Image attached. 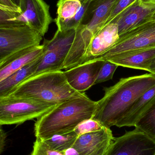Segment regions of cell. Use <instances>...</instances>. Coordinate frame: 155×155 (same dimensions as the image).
Masks as SVG:
<instances>
[{
    "instance_id": "6da1fadb",
    "label": "cell",
    "mask_w": 155,
    "mask_h": 155,
    "mask_svg": "<svg viewBox=\"0 0 155 155\" xmlns=\"http://www.w3.org/2000/svg\"><path fill=\"white\" fill-rule=\"evenodd\" d=\"M154 85L155 75L152 73L121 78L104 89V95L97 102L93 119L105 127L117 126L136 100Z\"/></svg>"
},
{
    "instance_id": "7a4b0ae2",
    "label": "cell",
    "mask_w": 155,
    "mask_h": 155,
    "mask_svg": "<svg viewBox=\"0 0 155 155\" xmlns=\"http://www.w3.org/2000/svg\"><path fill=\"white\" fill-rule=\"evenodd\" d=\"M96 105L97 102L90 99L85 93L58 104L37 118L34 128L36 139L44 140L55 135L73 132L79 123L93 118Z\"/></svg>"
},
{
    "instance_id": "3957f363",
    "label": "cell",
    "mask_w": 155,
    "mask_h": 155,
    "mask_svg": "<svg viewBox=\"0 0 155 155\" xmlns=\"http://www.w3.org/2000/svg\"><path fill=\"white\" fill-rule=\"evenodd\" d=\"M84 94L70 85L64 71H57L46 72L28 78L8 96L58 104L79 97Z\"/></svg>"
},
{
    "instance_id": "277c9868",
    "label": "cell",
    "mask_w": 155,
    "mask_h": 155,
    "mask_svg": "<svg viewBox=\"0 0 155 155\" xmlns=\"http://www.w3.org/2000/svg\"><path fill=\"white\" fill-rule=\"evenodd\" d=\"M56 105L12 96L0 98V126L20 124L38 118Z\"/></svg>"
},
{
    "instance_id": "5b68a950",
    "label": "cell",
    "mask_w": 155,
    "mask_h": 155,
    "mask_svg": "<svg viewBox=\"0 0 155 155\" xmlns=\"http://www.w3.org/2000/svg\"><path fill=\"white\" fill-rule=\"evenodd\" d=\"M155 47V21H151L119 36L117 41L108 51L94 60L107 61Z\"/></svg>"
},
{
    "instance_id": "8992f818",
    "label": "cell",
    "mask_w": 155,
    "mask_h": 155,
    "mask_svg": "<svg viewBox=\"0 0 155 155\" xmlns=\"http://www.w3.org/2000/svg\"><path fill=\"white\" fill-rule=\"evenodd\" d=\"M75 33V30L64 31L57 30L52 39L45 40L43 43L45 47L44 53L31 76L46 72L61 71L62 66L72 45Z\"/></svg>"
},
{
    "instance_id": "52a82bcc",
    "label": "cell",
    "mask_w": 155,
    "mask_h": 155,
    "mask_svg": "<svg viewBox=\"0 0 155 155\" xmlns=\"http://www.w3.org/2000/svg\"><path fill=\"white\" fill-rule=\"evenodd\" d=\"M42 36L27 25L0 27V64L16 52L40 45Z\"/></svg>"
},
{
    "instance_id": "ba28073f",
    "label": "cell",
    "mask_w": 155,
    "mask_h": 155,
    "mask_svg": "<svg viewBox=\"0 0 155 155\" xmlns=\"http://www.w3.org/2000/svg\"><path fill=\"white\" fill-rule=\"evenodd\" d=\"M116 0H91L81 24L76 29L79 41L88 46L105 25Z\"/></svg>"
},
{
    "instance_id": "9c48e42d",
    "label": "cell",
    "mask_w": 155,
    "mask_h": 155,
    "mask_svg": "<svg viewBox=\"0 0 155 155\" xmlns=\"http://www.w3.org/2000/svg\"><path fill=\"white\" fill-rule=\"evenodd\" d=\"M155 143L137 128L114 138L105 155H155Z\"/></svg>"
},
{
    "instance_id": "30bf717a",
    "label": "cell",
    "mask_w": 155,
    "mask_h": 155,
    "mask_svg": "<svg viewBox=\"0 0 155 155\" xmlns=\"http://www.w3.org/2000/svg\"><path fill=\"white\" fill-rule=\"evenodd\" d=\"M20 9L26 24L44 36L53 21L49 5L44 0H21Z\"/></svg>"
},
{
    "instance_id": "8fae6325",
    "label": "cell",
    "mask_w": 155,
    "mask_h": 155,
    "mask_svg": "<svg viewBox=\"0 0 155 155\" xmlns=\"http://www.w3.org/2000/svg\"><path fill=\"white\" fill-rule=\"evenodd\" d=\"M91 0H59L55 23L61 31L76 30L80 25Z\"/></svg>"
},
{
    "instance_id": "7c38bea8",
    "label": "cell",
    "mask_w": 155,
    "mask_h": 155,
    "mask_svg": "<svg viewBox=\"0 0 155 155\" xmlns=\"http://www.w3.org/2000/svg\"><path fill=\"white\" fill-rule=\"evenodd\" d=\"M104 61L94 60L64 71L70 85L83 93L95 85L96 80Z\"/></svg>"
},
{
    "instance_id": "4fadbf2b",
    "label": "cell",
    "mask_w": 155,
    "mask_h": 155,
    "mask_svg": "<svg viewBox=\"0 0 155 155\" xmlns=\"http://www.w3.org/2000/svg\"><path fill=\"white\" fill-rule=\"evenodd\" d=\"M119 38L116 24L110 22L105 25L92 39L78 65L93 61L105 53Z\"/></svg>"
},
{
    "instance_id": "5bb4252c",
    "label": "cell",
    "mask_w": 155,
    "mask_h": 155,
    "mask_svg": "<svg viewBox=\"0 0 155 155\" xmlns=\"http://www.w3.org/2000/svg\"><path fill=\"white\" fill-rule=\"evenodd\" d=\"M155 10V7L144 6L140 4L139 0H136L110 22L117 25L118 34L120 36L141 25L151 21Z\"/></svg>"
},
{
    "instance_id": "9a60e30c",
    "label": "cell",
    "mask_w": 155,
    "mask_h": 155,
    "mask_svg": "<svg viewBox=\"0 0 155 155\" xmlns=\"http://www.w3.org/2000/svg\"><path fill=\"white\" fill-rule=\"evenodd\" d=\"M43 45L25 48L9 56L0 64V81L33 61L44 53Z\"/></svg>"
},
{
    "instance_id": "2e32d148",
    "label": "cell",
    "mask_w": 155,
    "mask_h": 155,
    "mask_svg": "<svg viewBox=\"0 0 155 155\" xmlns=\"http://www.w3.org/2000/svg\"><path fill=\"white\" fill-rule=\"evenodd\" d=\"M114 138L110 128L105 127L100 131L78 137L73 147L82 155H89L112 142Z\"/></svg>"
},
{
    "instance_id": "e0dca14e",
    "label": "cell",
    "mask_w": 155,
    "mask_h": 155,
    "mask_svg": "<svg viewBox=\"0 0 155 155\" xmlns=\"http://www.w3.org/2000/svg\"><path fill=\"white\" fill-rule=\"evenodd\" d=\"M155 102V85L136 100L117 127H135L137 121Z\"/></svg>"
},
{
    "instance_id": "ac0fdd59",
    "label": "cell",
    "mask_w": 155,
    "mask_h": 155,
    "mask_svg": "<svg viewBox=\"0 0 155 155\" xmlns=\"http://www.w3.org/2000/svg\"><path fill=\"white\" fill-rule=\"evenodd\" d=\"M155 59V47L114 57L107 61L118 66L143 70L150 72V67Z\"/></svg>"
},
{
    "instance_id": "d6986e66",
    "label": "cell",
    "mask_w": 155,
    "mask_h": 155,
    "mask_svg": "<svg viewBox=\"0 0 155 155\" xmlns=\"http://www.w3.org/2000/svg\"><path fill=\"white\" fill-rule=\"evenodd\" d=\"M43 54L33 61L0 81V98L8 96L20 84L33 75Z\"/></svg>"
},
{
    "instance_id": "ffe728a7",
    "label": "cell",
    "mask_w": 155,
    "mask_h": 155,
    "mask_svg": "<svg viewBox=\"0 0 155 155\" xmlns=\"http://www.w3.org/2000/svg\"><path fill=\"white\" fill-rule=\"evenodd\" d=\"M78 137L73 131L67 134L55 135L42 141L53 150L62 152L73 147Z\"/></svg>"
},
{
    "instance_id": "44dd1931",
    "label": "cell",
    "mask_w": 155,
    "mask_h": 155,
    "mask_svg": "<svg viewBox=\"0 0 155 155\" xmlns=\"http://www.w3.org/2000/svg\"><path fill=\"white\" fill-rule=\"evenodd\" d=\"M135 127L155 143V102L137 121Z\"/></svg>"
},
{
    "instance_id": "7402d4cb",
    "label": "cell",
    "mask_w": 155,
    "mask_h": 155,
    "mask_svg": "<svg viewBox=\"0 0 155 155\" xmlns=\"http://www.w3.org/2000/svg\"><path fill=\"white\" fill-rule=\"evenodd\" d=\"M26 25L19 12L0 8V27H11Z\"/></svg>"
},
{
    "instance_id": "603a6c76",
    "label": "cell",
    "mask_w": 155,
    "mask_h": 155,
    "mask_svg": "<svg viewBox=\"0 0 155 155\" xmlns=\"http://www.w3.org/2000/svg\"><path fill=\"white\" fill-rule=\"evenodd\" d=\"M104 127L100 122L93 118H90L79 123L73 131L78 136H79L87 133L100 131Z\"/></svg>"
},
{
    "instance_id": "cb8c5ba5",
    "label": "cell",
    "mask_w": 155,
    "mask_h": 155,
    "mask_svg": "<svg viewBox=\"0 0 155 155\" xmlns=\"http://www.w3.org/2000/svg\"><path fill=\"white\" fill-rule=\"evenodd\" d=\"M118 65L109 61H104L96 80L95 84L112 79Z\"/></svg>"
},
{
    "instance_id": "d4e9b609",
    "label": "cell",
    "mask_w": 155,
    "mask_h": 155,
    "mask_svg": "<svg viewBox=\"0 0 155 155\" xmlns=\"http://www.w3.org/2000/svg\"><path fill=\"white\" fill-rule=\"evenodd\" d=\"M29 155H64L61 152L53 150L43 141L36 139L34 143L33 150Z\"/></svg>"
},
{
    "instance_id": "484cf974",
    "label": "cell",
    "mask_w": 155,
    "mask_h": 155,
    "mask_svg": "<svg viewBox=\"0 0 155 155\" xmlns=\"http://www.w3.org/2000/svg\"><path fill=\"white\" fill-rule=\"evenodd\" d=\"M135 1L136 0H116L110 16L105 25L109 23L121 12H123Z\"/></svg>"
},
{
    "instance_id": "4316f807",
    "label": "cell",
    "mask_w": 155,
    "mask_h": 155,
    "mask_svg": "<svg viewBox=\"0 0 155 155\" xmlns=\"http://www.w3.org/2000/svg\"><path fill=\"white\" fill-rule=\"evenodd\" d=\"M0 5L8 7L14 12H21L20 9L15 6L10 0H0Z\"/></svg>"
},
{
    "instance_id": "83f0119b",
    "label": "cell",
    "mask_w": 155,
    "mask_h": 155,
    "mask_svg": "<svg viewBox=\"0 0 155 155\" xmlns=\"http://www.w3.org/2000/svg\"><path fill=\"white\" fill-rule=\"evenodd\" d=\"M6 138V134L0 126V154L3 151L4 148L5 146Z\"/></svg>"
},
{
    "instance_id": "f1b7e54d",
    "label": "cell",
    "mask_w": 155,
    "mask_h": 155,
    "mask_svg": "<svg viewBox=\"0 0 155 155\" xmlns=\"http://www.w3.org/2000/svg\"><path fill=\"white\" fill-rule=\"evenodd\" d=\"M113 141H112V142L107 143L103 147L100 148L99 150L95 151V152L92 153L91 154L89 155H105L107 152L108 148H109V146H110Z\"/></svg>"
},
{
    "instance_id": "f546056e",
    "label": "cell",
    "mask_w": 155,
    "mask_h": 155,
    "mask_svg": "<svg viewBox=\"0 0 155 155\" xmlns=\"http://www.w3.org/2000/svg\"><path fill=\"white\" fill-rule=\"evenodd\" d=\"M64 155H83L73 147L61 152Z\"/></svg>"
},
{
    "instance_id": "4dcf8cb0",
    "label": "cell",
    "mask_w": 155,
    "mask_h": 155,
    "mask_svg": "<svg viewBox=\"0 0 155 155\" xmlns=\"http://www.w3.org/2000/svg\"><path fill=\"white\" fill-rule=\"evenodd\" d=\"M140 4L148 7H155V0H139Z\"/></svg>"
},
{
    "instance_id": "1f68e13d",
    "label": "cell",
    "mask_w": 155,
    "mask_h": 155,
    "mask_svg": "<svg viewBox=\"0 0 155 155\" xmlns=\"http://www.w3.org/2000/svg\"><path fill=\"white\" fill-rule=\"evenodd\" d=\"M11 2L16 7L20 9L21 0H10Z\"/></svg>"
},
{
    "instance_id": "d6a6232c",
    "label": "cell",
    "mask_w": 155,
    "mask_h": 155,
    "mask_svg": "<svg viewBox=\"0 0 155 155\" xmlns=\"http://www.w3.org/2000/svg\"><path fill=\"white\" fill-rule=\"evenodd\" d=\"M150 73L153 74L155 75V62H153L150 67Z\"/></svg>"
},
{
    "instance_id": "836d02e7",
    "label": "cell",
    "mask_w": 155,
    "mask_h": 155,
    "mask_svg": "<svg viewBox=\"0 0 155 155\" xmlns=\"http://www.w3.org/2000/svg\"><path fill=\"white\" fill-rule=\"evenodd\" d=\"M0 8H1V9H5V10H9V11H12L11 9L8 8V7L3 6V5H0Z\"/></svg>"
},
{
    "instance_id": "e575fe53",
    "label": "cell",
    "mask_w": 155,
    "mask_h": 155,
    "mask_svg": "<svg viewBox=\"0 0 155 155\" xmlns=\"http://www.w3.org/2000/svg\"><path fill=\"white\" fill-rule=\"evenodd\" d=\"M151 21H155V10L152 14L151 19Z\"/></svg>"
},
{
    "instance_id": "d590c367",
    "label": "cell",
    "mask_w": 155,
    "mask_h": 155,
    "mask_svg": "<svg viewBox=\"0 0 155 155\" xmlns=\"http://www.w3.org/2000/svg\"><path fill=\"white\" fill-rule=\"evenodd\" d=\"M153 62H155V59H154V60L153 61Z\"/></svg>"
},
{
    "instance_id": "8d00e7d4",
    "label": "cell",
    "mask_w": 155,
    "mask_h": 155,
    "mask_svg": "<svg viewBox=\"0 0 155 155\" xmlns=\"http://www.w3.org/2000/svg\"></svg>"
}]
</instances>
